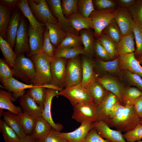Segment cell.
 <instances>
[{
  "label": "cell",
  "instance_id": "cell-20",
  "mask_svg": "<svg viewBox=\"0 0 142 142\" xmlns=\"http://www.w3.org/2000/svg\"><path fill=\"white\" fill-rule=\"evenodd\" d=\"M82 77L80 83L85 88H87L95 81L96 77L94 70V64L90 58L85 56L82 58Z\"/></svg>",
  "mask_w": 142,
  "mask_h": 142
},
{
  "label": "cell",
  "instance_id": "cell-9",
  "mask_svg": "<svg viewBox=\"0 0 142 142\" xmlns=\"http://www.w3.org/2000/svg\"><path fill=\"white\" fill-rule=\"evenodd\" d=\"M67 59L62 58H51V84L63 89Z\"/></svg>",
  "mask_w": 142,
  "mask_h": 142
},
{
  "label": "cell",
  "instance_id": "cell-56",
  "mask_svg": "<svg viewBox=\"0 0 142 142\" xmlns=\"http://www.w3.org/2000/svg\"><path fill=\"white\" fill-rule=\"evenodd\" d=\"M125 107L119 101L115 103L109 110L108 119L114 118L118 115L124 110Z\"/></svg>",
  "mask_w": 142,
  "mask_h": 142
},
{
  "label": "cell",
  "instance_id": "cell-37",
  "mask_svg": "<svg viewBox=\"0 0 142 142\" xmlns=\"http://www.w3.org/2000/svg\"><path fill=\"white\" fill-rule=\"evenodd\" d=\"M0 49L5 60L12 68L17 55L6 40L0 36Z\"/></svg>",
  "mask_w": 142,
  "mask_h": 142
},
{
  "label": "cell",
  "instance_id": "cell-3",
  "mask_svg": "<svg viewBox=\"0 0 142 142\" xmlns=\"http://www.w3.org/2000/svg\"><path fill=\"white\" fill-rule=\"evenodd\" d=\"M31 57L34 62L36 70L33 85L41 86L51 84V58L43 53Z\"/></svg>",
  "mask_w": 142,
  "mask_h": 142
},
{
  "label": "cell",
  "instance_id": "cell-19",
  "mask_svg": "<svg viewBox=\"0 0 142 142\" xmlns=\"http://www.w3.org/2000/svg\"><path fill=\"white\" fill-rule=\"evenodd\" d=\"M119 101V99L115 94L108 91L106 96L102 102L96 105L98 121H102L105 122L108 119L109 110L115 103Z\"/></svg>",
  "mask_w": 142,
  "mask_h": 142
},
{
  "label": "cell",
  "instance_id": "cell-53",
  "mask_svg": "<svg viewBox=\"0 0 142 142\" xmlns=\"http://www.w3.org/2000/svg\"><path fill=\"white\" fill-rule=\"evenodd\" d=\"M94 50L100 60L104 61L112 59L106 50L97 40L95 42Z\"/></svg>",
  "mask_w": 142,
  "mask_h": 142
},
{
  "label": "cell",
  "instance_id": "cell-61",
  "mask_svg": "<svg viewBox=\"0 0 142 142\" xmlns=\"http://www.w3.org/2000/svg\"><path fill=\"white\" fill-rule=\"evenodd\" d=\"M140 64L142 65V55L136 58Z\"/></svg>",
  "mask_w": 142,
  "mask_h": 142
},
{
  "label": "cell",
  "instance_id": "cell-49",
  "mask_svg": "<svg viewBox=\"0 0 142 142\" xmlns=\"http://www.w3.org/2000/svg\"><path fill=\"white\" fill-rule=\"evenodd\" d=\"M44 39L42 53L46 54L50 58H54V52L55 48L52 44L49 38L48 30L45 26L44 32Z\"/></svg>",
  "mask_w": 142,
  "mask_h": 142
},
{
  "label": "cell",
  "instance_id": "cell-35",
  "mask_svg": "<svg viewBox=\"0 0 142 142\" xmlns=\"http://www.w3.org/2000/svg\"><path fill=\"white\" fill-rule=\"evenodd\" d=\"M84 47L81 46L73 48H55L54 52V58H62L71 59L78 57L80 54L85 55Z\"/></svg>",
  "mask_w": 142,
  "mask_h": 142
},
{
  "label": "cell",
  "instance_id": "cell-8",
  "mask_svg": "<svg viewBox=\"0 0 142 142\" xmlns=\"http://www.w3.org/2000/svg\"><path fill=\"white\" fill-rule=\"evenodd\" d=\"M82 77L81 60L79 57L67 60L64 88L72 87L81 83Z\"/></svg>",
  "mask_w": 142,
  "mask_h": 142
},
{
  "label": "cell",
  "instance_id": "cell-6",
  "mask_svg": "<svg viewBox=\"0 0 142 142\" xmlns=\"http://www.w3.org/2000/svg\"><path fill=\"white\" fill-rule=\"evenodd\" d=\"M32 12L36 20L40 23L47 22L59 24L58 20L52 14L45 0H28Z\"/></svg>",
  "mask_w": 142,
  "mask_h": 142
},
{
  "label": "cell",
  "instance_id": "cell-26",
  "mask_svg": "<svg viewBox=\"0 0 142 142\" xmlns=\"http://www.w3.org/2000/svg\"><path fill=\"white\" fill-rule=\"evenodd\" d=\"M45 25L48 29L49 36L52 44L57 48L66 37L68 33L62 28L59 24L47 22Z\"/></svg>",
  "mask_w": 142,
  "mask_h": 142
},
{
  "label": "cell",
  "instance_id": "cell-32",
  "mask_svg": "<svg viewBox=\"0 0 142 142\" xmlns=\"http://www.w3.org/2000/svg\"><path fill=\"white\" fill-rule=\"evenodd\" d=\"M79 32L82 44L83 45L85 56L90 58L94 50L95 42L94 41V33L90 29H84Z\"/></svg>",
  "mask_w": 142,
  "mask_h": 142
},
{
  "label": "cell",
  "instance_id": "cell-57",
  "mask_svg": "<svg viewBox=\"0 0 142 142\" xmlns=\"http://www.w3.org/2000/svg\"><path fill=\"white\" fill-rule=\"evenodd\" d=\"M138 115L142 118V94L136 100L133 105Z\"/></svg>",
  "mask_w": 142,
  "mask_h": 142
},
{
  "label": "cell",
  "instance_id": "cell-50",
  "mask_svg": "<svg viewBox=\"0 0 142 142\" xmlns=\"http://www.w3.org/2000/svg\"><path fill=\"white\" fill-rule=\"evenodd\" d=\"M136 44L134 52L136 58L142 55V29L136 26L133 32Z\"/></svg>",
  "mask_w": 142,
  "mask_h": 142
},
{
  "label": "cell",
  "instance_id": "cell-41",
  "mask_svg": "<svg viewBox=\"0 0 142 142\" xmlns=\"http://www.w3.org/2000/svg\"><path fill=\"white\" fill-rule=\"evenodd\" d=\"M0 130L5 142H17L20 139L14 130L3 119L0 120Z\"/></svg>",
  "mask_w": 142,
  "mask_h": 142
},
{
  "label": "cell",
  "instance_id": "cell-12",
  "mask_svg": "<svg viewBox=\"0 0 142 142\" xmlns=\"http://www.w3.org/2000/svg\"><path fill=\"white\" fill-rule=\"evenodd\" d=\"M93 124V128L98 133L110 142H127L122 132L111 129L104 122L97 121Z\"/></svg>",
  "mask_w": 142,
  "mask_h": 142
},
{
  "label": "cell",
  "instance_id": "cell-46",
  "mask_svg": "<svg viewBox=\"0 0 142 142\" xmlns=\"http://www.w3.org/2000/svg\"><path fill=\"white\" fill-rule=\"evenodd\" d=\"M78 0H61L62 10L66 18L73 14L78 13Z\"/></svg>",
  "mask_w": 142,
  "mask_h": 142
},
{
  "label": "cell",
  "instance_id": "cell-7",
  "mask_svg": "<svg viewBox=\"0 0 142 142\" xmlns=\"http://www.w3.org/2000/svg\"><path fill=\"white\" fill-rule=\"evenodd\" d=\"M72 118L77 122L93 123L98 121L96 105L94 103H83L73 107Z\"/></svg>",
  "mask_w": 142,
  "mask_h": 142
},
{
  "label": "cell",
  "instance_id": "cell-25",
  "mask_svg": "<svg viewBox=\"0 0 142 142\" xmlns=\"http://www.w3.org/2000/svg\"><path fill=\"white\" fill-rule=\"evenodd\" d=\"M16 6L26 18L33 29L37 31H44V24L39 23L36 19L30 8L27 0H21L17 3Z\"/></svg>",
  "mask_w": 142,
  "mask_h": 142
},
{
  "label": "cell",
  "instance_id": "cell-55",
  "mask_svg": "<svg viewBox=\"0 0 142 142\" xmlns=\"http://www.w3.org/2000/svg\"><path fill=\"white\" fill-rule=\"evenodd\" d=\"M58 132L52 129L50 133L42 140L44 142H68L59 136Z\"/></svg>",
  "mask_w": 142,
  "mask_h": 142
},
{
  "label": "cell",
  "instance_id": "cell-30",
  "mask_svg": "<svg viewBox=\"0 0 142 142\" xmlns=\"http://www.w3.org/2000/svg\"><path fill=\"white\" fill-rule=\"evenodd\" d=\"M52 128L41 116L36 119V123L31 134L36 139L42 140L50 132Z\"/></svg>",
  "mask_w": 142,
  "mask_h": 142
},
{
  "label": "cell",
  "instance_id": "cell-39",
  "mask_svg": "<svg viewBox=\"0 0 142 142\" xmlns=\"http://www.w3.org/2000/svg\"><path fill=\"white\" fill-rule=\"evenodd\" d=\"M102 34L106 36L116 43L120 41L123 36L114 19L105 28Z\"/></svg>",
  "mask_w": 142,
  "mask_h": 142
},
{
  "label": "cell",
  "instance_id": "cell-1",
  "mask_svg": "<svg viewBox=\"0 0 142 142\" xmlns=\"http://www.w3.org/2000/svg\"><path fill=\"white\" fill-rule=\"evenodd\" d=\"M125 106L118 115L108 119L104 122L110 128H114L121 132L126 133L134 128L139 124L141 119L133 105Z\"/></svg>",
  "mask_w": 142,
  "mask_h": 142
},
{
  "label": "cell",
  "instance_id": "cell-22",
  "mask_svg": "<svg viewBox=\"0 0 142 142\" xmlns=\"http://www.w3.org/2000/svg\"><path fill=\"white\" fill-rule=\"evenodd\" d=\"M95 80L106 90L115 94L120 103L121 95L125 87L118 82L113 78L107 76L97 77Z\"/></svg>",
  "mask_w": 142,
  "mask_h": 142
},
{
  "label": "cell",
  "instance_id": "cell-28",
  "mask_svg": "<svg viewBox=\"0 0 142 142\" xmlns=\"http://www.w3.org/2000/svg\"><path fill=\"white\" fill-rule=\"evenodd\" d=\"M0 114L3 120L16 133L21 139L26 134L25 133L19 120L18 115L9 111H3Z\"/></svg>",
  "mask_w": 142,
  "mask_h": 142
},
{
  "label": "cell",
  "instance_id": "cell-27",
  "mask_svg": "<svg viewBox=\"0 0 142 142\" xmlns=\"http://www.w3.org/2000/svg\"><path fill=\"white\" fill-rule=\"evenodd\" d=\"M67 18L70 26L78 33L83 29H93L91 19L89 17H84L78 13L71 15Z\"/></svg>",
  "mask_w": 142,
  "mask_h": 142
},
{
  "label": "cell",
  "instance_id": "cell-62",
  "mask_svg": "<svg viewBox=\"0 0 142 142\" xmlns=\"http://www.w3.org/2000/svg\"><path fill=\"white\" fill-rule=\"evenodd\" d=\"M139 124L142 125V118L141 119Z\"/></svg>",
  "mask_w": 142,
  "mask_h": 142
},
{
  "label": "cell",
  "instance_id": "cell-44",
  "mask_svg": "<svg viewBox=\"0 0 142 142\" xmlns=\"http://www.w3.org/2000/svg\"><path fill=\"white\" fill-rule=\"evenodd\" d=\"M82 44L79 35L68 33L66 37L57 48H75L82 46Z\"/></svg>",
  "mask_w": 142,
  "mask_h": 142
},
{
  "label": "cell",
  "instance_id": "cell-33",
  "mask_svg": "<svg viewBox=\"0 0 142 142\" xmlns=\"http://www.w3.org/2000/svg\"><path fill=\"white\" fill-rule=\"evenodd\" d=\"M142 94V92L135 87H125L121 95L120 103L124 106L133 105L136 100Z\"/></svg>",
  "mask_w": 142,
  "mask_h": 142
},
{
  "label": "cell",
  "instance_id": "cell-52",
  "mask_svg": "<svg viewBox=\"0 0 142 142\" xmlns=\"http://www.w3.org/2000/svg\"><path fill=\"white\" fill-rule=\"evenodd\" d=\"M93 1L94 6L97 10L115 8L118 7L115 0H95Z\"/></svg>",
  "mask_w": 142,
  "mask_h": 142
},
{
  "label": "cell",
  "instance_id": "cell-11",
  "mask_svg": "<svg viewBox=\"0 0 142 142\" xmlns=\"http://www.w3.org/2000/svg\"><path fill=\"white\" fill-rule=\"evenodd\" d=\"M114 19L123 36L133 33L136 26L128 8H119Z\"/></svg>",
  "mask_w": 142,
  "mask_h": 142
},
{
  "label": "cell",
  "instance_id": "cell-64",
  "mask_svg": "<svg viewBox=\"0 0 142 142\" xmlns=\"http://www.w3.org/2000/svg\"><path fill=\"white\" fill-rule=\"evenodd\" d=\"M142 142V141H135V142Z\"/></svg>",
  "mask_w": 142,
  "mask_h": 142
},
{
  "label": "cell",
  "instance_id": "cell-59",
  "mask_svg": "<svg viewBox=\"0 0 142 142\" xmlns=\"http://www.w3.org/2000/svg\"><path fill=\"white\" fill-rule=\"evenodd\" d=\"M19 0H1L0 3L9 7L14 8Z\"/></svg>",
  "mask_w": 142,
  "mask_h": 142
},
{
  "label": "cell",
  "instance_id": "cell-38",
  "mask_svg": "<svg viewBox=\"0 0 142 142\" xmlns=\"http://www.w3.org/2000/svg\"><path fill=\"white\" fill-rule=\"evenodd\" d=\"M18 116L25 133L26 135H31L35 125L37 118L23 111Z\"/></svg>",
  "mask_w": 142,
  "mask_h": 142
},
{
  "label": "cell",
  "instance_id": "cell-42",
  "mask_svg": "<svg viewBox=\"0 0 142 142\" xmlns=\"http://www.w3.org/2000/svg\"><path fill=\"white\" fill-rule=\"evenodd\" d=\"M97 40L101 44L112 59L115 58L118 55L116 43L109 38L102 34Z\"/></svg>",
  "mask_w": 142,
  "mask_h": 142
},
{
  "label": "cell",
  "instance_id": "cell-48",
  "mask_svg": "<svg viewBox=\"0 0 142 142\" xmlns=\"http://www.w3.org/2000/svg\"><path fill=\"white\" fill-rule=\"evenodd\" d=\"M123 135L127 142L140 141L142 139V125L138 124L134 128L125 133Z\"/></svg>",
  "mask_w": 142,
  "mask_h": 142
},
{
  "label": "cell",
  "instance_id": "cell-23",
  "mask_svg": "<svg viewBox=\"0 0 142 142\" xmlns=\"http://www.w3.org/2000/svg\"><path fill=\"white\" fill-rule=\"evenodd\" d=\"M22 16L19 11H16L11 16L7 31L6 40L13 48L15 46L16 37Z\"/></svg>",
  "mask_w": 142,
  "mask_h": 142
},
{
  "label": "cell",
  "instance_id": "cell-5",
  "mask_svg": "<svg viewBox=\"0 0 142 142\" xmlns=\"http://www.w3.org/2000/svg\"><path fill=\"white\" fill-rule=\"evenodd\" d=\"M58 95L66 98L73 107L81 103H94L87 89L80 83L63 89L57 93Z\"/></svg>",
  "mask_w": 142,
  "mask_h": 142
},
{
  "label": "cell",
  "instance_id": "cell-36",
  "mask_svg": "<svg viewBox=\"0 0 142 142\" xmlns=\"http://www.w3.org/2000/svg\"><path fill=\"white\" fill-rule=\"evenodd\" d=\"M47 88L44 85L41 86H35L28 89L26 93L28 94L37 104L44 107L46 100Z\"/></svg>",
  "mask_w": 142,
  "mask_h": 142
},
{
  "label": "cell",
  "instance_id": "cell-16",
  "mask_svg": "<svg viewBox=\"0 0 142 142\" xmlns=\"http://www.w3.org/2000/svg\"><path fill=\"white\" fill-rule=\"evenodd\" d=\"M44 31H36L31 25H29L28 32L30 51L27 54L28 56L31 57L42 53Z\"/></svg>",
  "mask_w": 142,
  "mask_h": 142
},
{
  "label": "cell",
  "instance_id": "cell-31",
  "mask_svg": "<svg viewBox=\"0 0 142 142\" xmlns=\"http://www.w3.org/2000/svg\"><path fill=\"white\" fill-rule=\"evenodd\" d=\"M86 89L96 105L102 102L108 92L100 83L96 80Z\"/></svg>",
  "mask_w": 142,
  "mask_h": 142
},
{
  "label": "cell",
  "instance_id": "cell-45",
  "mask_svg": "<svg viewBox=\"0 0 142 142\" xmlns=\"http://www.w3.org/2000/svg\"><path fill=\"white\" fill-rule=\"evenodd\" d=\"M78 13L84 17H89L95 9L92 0H78L77 3Z\"/></svg>",
  "mask_w": 142,
  "mask_h": 142
},
{
  "label": "cell",
  "instance_id": "cell-21",
  "mask_svg": "<svg viewBox=\"0 0 142 142\" xmlns=\"http://www.w3.org/2000/svg\"><path fill=\"white\" fill-rule=\"evenodd\" d=\"M19 104L23 112L36 118L42 116L43 107L37 104L27 94L20 97Z\"/></svg>",
  "mask_w": 142,
  "mask_h": 142
},
{
  "label": "cell",
  "instance_id": "cell-40",
  "mask_svg": "<svg viewBox=\"0 0 142 142\" xmlns=\"http://www.w3.org/2000/svg\"><path fill=\"white\" fill-rule=\"evenodd\" d=\"M128 9L136 26L142 29V0H136Z\"/></svg>",
  "mask_w": 142,
  "mask_h": 142
},
{
  "label": "cell",
  "instance_id": "cell-29",
  "mask_svg": "<svg viewBox=\"0 0 142 142\" xmlns=\"http://www.w3.org/2000/svg\"><path fill=\"white\" fill-rule=\"evenodd\" d=\"M135 37L133 33L123 36L116 43V49L118 56L127 53H134Z\"/></svg>",
  "mask_w": 142,
  "mask_h": 142
},
{
  "label": "cell",
  "instance_id": "cell-10",
  "mask_svg": "<svg viewBox=\"0 0 142 142\" xmlns=\"http://www.w3.org/2000/svg\"><path fill=\"white\" fill-rule=\"evenodd\" d=\"M14 51L18 55L30 51L28 29L24 16H22L16 37Z\"/></svg>",
  "mask_w": 142,
  "mask_h": 142
},
{
  "label": "cell",
  "instance_id": "cell-34",
  "mask_svg": "<svg viewBox=\"0 0 142 142\" xmlns=\"http://www.w3.org/2000/svg\"><path fill=\"white\" fill-rule=\"evenodd\" d=\"M12 8L0 4V36L6 40L7 29Z\"/></svg>",
  "mask_w": 142,
  "mask_h": 142
},
{
  "label": "cell",
  "instance_id": "cell-2",
  "mask_svg": "<svg viewBox=\"0 0 142 142\" xmlns=\"http://www.w3.org/2000/svg\"><path fill=\"white\" fill-rule=\"evenodd\" d=\"M12 69L13 77L27 84H33L36 75L34 64L31 59L24 54L17 56Z\"/></svg>",
  "mask_w": 142,
  "mask_h": 142
},
{
  "label": "cell",
  "instance_id": "cell-18",
  "mask_svg": "<svg viewBox=\"0 0 142 142\" xmlns=\"http://www.w3.org/2000/svg\"><path fill=\"white\" fill-rule=\"evenodd\" d=\"M4 88L11 93L14 101L25 94V90L35 87L33 84H27L22 83L14 77L10 78L2 83Z\"/></svg>",
  "mask_w": 142,
  "mask_h": 142
},
{
  "label": "cell",
  "instance_id": "cell-17",
  "mask_svg": "<svg viewBox=\"0 0 142 142\" xmlns=\"http://www.w3.org/2000/svg\"><path fill=\"white\" fill-rule=\"evenodd\" d=\"M93 128V123L84 122L74 130L71 132H58L59 136L68 142H83L90 130Z\"/></svg>",
  "mask_w": 142,
  "mask_h": 142
},
{
  "label": "cell",
  "instance_id": "cell-14",
  "mask_svg": "<svg viewBox=\"0 0 142 142\" xmlns=\"http://www.w3.org/2000/svg\"><path fill=\"white\" fill-rule=\"evenodd\" d=\"M118 56L120 69L130 72L142 78V67L136 58L134 53Z\"/></svg>",
  "mask_w": 142,
  "mask_h": 142
},
{
  "label": "cell",
  "instance_id": "cell-58",
  "mask_svg": "<svg viewBox=\"0 0 142 142\" xmlns=\"http://www.w3.org/2000/svg\"><path fill=\"white\" fill-rule=\"evenodd\" d=\"M115 1L118 7L120 8H128L134 4L136 0H117Z\"/></svg>",
  "mask_w": 142,
  "mask_h": 142
},
{
  "label": "cell",
  "instance_id": "cell-63",
  "mask_svg": "<svg viewBox=\"0 0 142 142\" xmlns=\"http://www.w3.org/2000/svg\"><path fill=\"white\" fill-rule=\"evenodd\" d=\"M39 142H44L42 140H39Z\"/></svg>",
  "mask_w": 142,
  "mask_h": 142
},
{
  "label": "cell",
  "instance_id": "cell-43",
  "mask_svg": "<svg viewBox=\"0 0 142 142\" xmlns=\"http://www.w3.org/2000/svg\"><path fill=\"white\" fill-rule=\"evenodd\" d=\"M98 62L99 68L103 71L115 74L118 73L120 69L118 56L112 60L106 61L99 59Z\"/></svg>",
  "mask_w": 142,
  "mask_h": 142
},
{
  "label": "cell",
  "instance_id": "cell-24",
  "mask_svg": "<svg viewBox=\"0 0 142 142\" xmlns=\"http://www.w3.org/2000/svg\"><path fill=\"white\" fill-rule=\"evenodd\" d=\"M14 100L9 92L1 89L0 90V114L6 109L18 115L22 111L21 108L15 105L13 103Z\"/></svg>",
  "mask_w": 142,
  "mask_h": 142
},
{
  "label": "cell",
  "instance_id": "cell-15",
  "mask_svg": "<svg viewBox=\"0 0 142 142\" xmlns=\"http://www.w3.org/2000/svg\"><path fill=\"white\" fill-rule=\"evenodd\" d=\"M57 91L54 89L47 88V97L44 104L42 116L50 125L52 129L60 132L63 128V126L59 123L54 122L52 118L51 110L52 100L53 98L56 96Z\"/></svg>",
  "mask_w": 142,
  "mask_h": 142
},
{
  "label": "cell",
  "instance_id": "cell-60",
  "mask_svg": "<svg viewBox=\"0 0 142 142\" xmlns=\"http://www.w3.org/2000/svg\"><path fill=\"white\" fill-rule=\"evenodd\" d=\"M17 142H39V140L35 139L31 135H26Z\"/></svg>",
  "mask_w": 142,
  "mask_h": 142
},
{
  "label": "cell",
  "instance_id": "cell-47",
  "mask_svg": "<svg viewBox=\"0 0 142 142\" xmlns=\"http://www.w3.org/2000/svg\"><path fill=\"white\" fill-rule=\"evenodd\" d=\"M13 77L12 68L4 58H0V81L1 83Z\"/></svg>",
  "mask_w": 142,
  "mask_h": 142
},
{
  "label": "cell",
  "instance_id": "cell-4",
  "mask_svg": "<svg viewBox=\"0 0 142 142\" xmlns=\"http://www.w3.org/2000/svg\"><path fill=\"white\" fill-rule=\"evenodd\" d=\"M119 8L98 10L95 9L89 16L94 30V37L98 39L105 28L114 19Z\"/></svg>",
  "mask_w": 142,
  "mask_h": 142
},
{
  "label": "cell",
  "instance_id": "cell-51",
  "mask_svg": "<svg viewBox=\"0 0 142 142\" xmlns=\"http://www.w3.org/2000/svg\"><path fill=\"white\" fill-rule=\"evenodd\" d=\"M124 71L125 77L131 85L135 87L142 92V78L138 75L130 72Z\"/></svg>",
  "mask_w": 142,
  "mask_h": 142
},
{
  "label": "cell",
  "instance_id": "cell-54",
  "mask_svg": "<svg viewBox=\"0 0 142 142\" xmlns=\"http://www.w3.org/2000/svg\"><path fill=\"white\" fill-rule=\"evenodd\" d=\"M83 142H110L102 137L93 128L88 133Z\"/></svg>",
  "mask_w": 142,
  "mask_h": 142
},
{
  "label": "cell",
  "instance_id": "cell-13",
  "mask_svg": "<svg viewBox=\"0 0 142 142\" xmlns=\"http://www.w3.org/2000/svg\"><path fill=\"white\" fill-rule=\"evenodd\" d=\"M49 8L53 16L58 20L62 28L67 33L79 35L70 26L67 18L63 13L61 7V0H46Z\"/></svg>",
  "mask_w": 142,
  "mask_h": 142
}]
</instances>
